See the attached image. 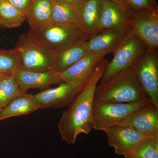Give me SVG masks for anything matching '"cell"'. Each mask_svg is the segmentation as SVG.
<instances>
[{
  "label": "cell",
  "mask_w": 158,
  "mask_h": 158,
  "mask_svg": "<svg viewBox=\"0 0 158 158\" xmlns=\"http://www.w3.org/2000/svg\"><path fill=\"white\" fill-rule=\"evenodd\" d=\"M108 62L104 58L101 59L85 87L62 113L58 127L62 140L69 144H75L80 134L88 135L94 129L92 110L94 93Z\"/></svg>",
  "instance_id": "1"
},
{
  "label": "cell",
  "mask_w": 158,
  "mask_h": 158,
  "mask_svg": "<svg viewBox=\"0 0 158 158\" xmlns=\"http://www.w3.org/2000/svg\"><path fill=\"white\" fill-rule=\"evenodd\" d=\"M135 64L97 85L94 102L123 103L150 100L138 81Z\"/></svg>",
  "instance_id": "2"
},
{
  "label": "cell",
  "mask_w": 158,
  "mask_h": 158,
  "mask_svg": "<svg viewBox=\"0 0 158 158\" xmlns=\"http://www.w3.org/2000/svg\"><path fill=\"white\" fill-rule=\"evenodd\" d=\"M28 34L35 42L55 54L79 40H86L76 26L51 21L41 27L30 29Z\"/></svg>",
  "instance_id": "3"
},
{
  "label": "cell",
  "mask_w": 158,
  "mask_h": 158,
  "mask_svg": "<svg viewBox=\"0 0 158 158\" xmlns=\"http://www.w3.org/2000/svg\"><path fill=\"white\" fill-rule=\"evenodd\" d=\"M147 49L145 44L130 29L113 52L111 62L107 63L100 84L106 82L119 73L135 64Z\"/></svg>",
  "instance_id": "4"
},
{
  "label": "cell",
  "mask_w": 158,
  "mask_h": 158,
  "mask_svg": "<svg viewBox=\"0 0 158 158\" xmlns=\"http://www.w3.org/2000/svg\"><path fill=\"white\" fill-rule=\"evenodd\" d=\"M15 49L19 56L20 68L36 72L56 70V54L40 45L28 34L19 36Z\"/></svg>",
  "instance_id": "5"
},
{
  "label": "cell",
  "mask_w": 158,
  "mask_h": 158,
  "mask_svg": "<svg viewBox=\"0 0 158 158\" xmlns=\"http://www.w3.org/2000/svg\"><path fill=\"white\" fill-rule=\"evenodd\" d=\"M152 104L150 100L123 103L94 102V129L105 131L110 128L118 125L133 113Z\"/></svg>",
  "instance_id": "6"
},
{
  "label": "cell",
  "mask_w": 158,
  "mask_h": 158,
  "mask_svg": "<svg viewBox=\"0 0 158 158\" xmlns=\"http://www.w3.org/2000/svg\"><path fill=\"white\" fill-rule=\"evenodd\" d=\"M136 71L141 88L158 109V49H148L137 61Z\"/></svg>",
  "instance_id": "7"
},
{
  "label": "cell",
  "mask_w": 158,
  "mask_h": 158,
  "mask_svg": "<svg viewBox=\"0 0 158 158\" xmlns=\"http://www.w3.org/2000/svg\"><path fill=\"white\" fill-rule=\"evenodd\" d=\"M131 29L148 49H158V11L135 10L129 9Z\"/></svg>",
  "instance_id": "8"
},
{
  "label": "cell",
  "mask_w": 158,
  "mask_h": 158,
  "mask_svg": "<svg viewBox=\"0 0 158 158\" xmlns=\"http://www.w3.org/2000/svg\"><path fill=\"white\" fill-rule=\"evenodd\" d=\"M105 132L108 145L114 148L116 154L125 158L131 156L142 142L153 137L144 135L131 128L120 125L110 128Z\"/></svg>",
  "instance_id": "9"
},
{
  "label": "cell",
  "mask_w": 158,
  "mask_h": 158,
  "mask_svg": "<svg viewBox=\"0 0 158 158\" xmlns=\"http://www.w3.org/2000/svg\"><path fill=\"white\" fill-rule=\"evenodd\" d=\"M59 85L56 88L46 89L34 94L40 109H56L69 106L85 86L65 82Z\"/></svg>",
  "instance_id": "10"
},
{
  "label": "cell",
  "mask_w": 158,
  "mask_h": 158,
  "mask_svg": "<svg viewBox=\"0 0 158 158\" xmlns=\"http://www.w3.org/2000/svg\"><path fill=\"white\" fill-rule=\"evenodd\" d=\"M106 52L88 53L73 65L59 72L62 81L85 86Z\"/></svg>",
  "instance_id": "11"
},
{
  "label": "cell",
  "mask_w": 158,
  "mask_h": 158,
  "mask_svg": "<svg viewBox=\"0 0 158 158\" xmlns=\"http://www.w3.org/2000/svg\"><path fill=\"white\" fill-rule=\"evenodd\" d=\"M118 125L131 128L149 137L158 135V109L152 104L133 113Z\"/></svg>",
  "instance_id": "12"
},
{
  "label": "cell",
  "mask_w": 158,
  "mask_h": 158,
  "mask_svg": "<svg viewBox=\"0 0 158 158\" xmlns=\"http://www.w3.org/2000/svg\"><path fill=\"white\" fill-rule=\"evenodd\" d=\"M14 75L19 88L26 92L31 88L45 90L52 85L60 84L63 82L59 72L56 70L46 72H36L19 67Z\"/></svg>",
  "instance_id": "13"
},
{
  "label": "cell",
  "mask_w": 158,
  "mask_h": 158,
  "mask_svg": "<svg viewBox=\"0 0 158 158\" xmlns=\"http://www.w3.org/2000/svg\"><path fill=\"white\" fill-rule=\"evenodd\" d=\"M128 12L110 0H102L98 32L109 29L128 32L131 29Z\"/></svg>",
  "instance_id": "14"
},
{
  "label": "cell",
  "mask_w": 158,
  "mask_h": 158,
  "mask_svg": "<svg viewBox=\"0 0 158 158\" xmlns=\"http://www.w3.org/2000/svg\"><path fill=\"white\" fill-rule=\"evenodd\" d=\"M128 32L109 29L94 34L87 40L89 53H113Z\"/></svg>",
  "instance_id": "15"
},
{
  "label": "cell",
  "mask_w": 158,
  "mask_h": 158,
  "mask_svg": "<svg viewBox=\"0 0 158 158\" xmlns=\"http://www.w3.org/2000/svg\"><path fill=\"white\" fill-rule=\"evenodd\" d=\"M102 0H85L77 10L81 22L82 31L86 40L98 32Z\"/></svg>",
  "instance_id": "16"
},
{
  "label": "cell",
  "mask_w": 158,
  "mask_h": 158,
  "mask_svg": "<svg viewBox=\"0 0 158 158\" xmlns=\"http://www.w3.org/2000/svg\"><path fill=\"white\" fill-rule=\"evenodd\" d=\"M40 109L34 95L27 93L19 95L2 109L0 120L33 113Z\"/></svg>",
  "instance_id": "17"
},
{
  "label": "cell",
  "mask_w": 158,
  "mask_h": 158,
  "mask_svg": "<svg viewBox=\"0 0 158 158\" xmlns=\"http://www.w3.org/2000/svg\"><path fill=\"white\" fill-rule=\"evenodd\" d=\"M88 53L87 40H79L56 54V70L59 72L63 71Z\"/></svg>",
  "instance_id": "18"
},
{
  "label": "cell",
  "mask_w": 158,
  "mask_h": 158,
  "mask_svg": "<svg viewBox=\"0 0 158 158\" xmlns=\"http://www.w3.org/2000/svg\"><path fill=\"white\" fill-rule=\"evenodd\" d=\"M53 0H32L26 19L30 29L36 28L50 22Z\"/></svg>",
  "instance_id": "19"
},
{
  "label": "cell",
  "mask_w": 158,
  "mask_h": 158,
  "mask_svg": "<svg viewBox=\"0 0 158 158\" xmlns=\"http://www.w3.org/2000/svg\"><path fill=\"white\" fill-rule=\"evenodd\" d=\"M50 21L76 26L83 33L81 22L78 12L68 5L54 2Z\"/></svg>",
  "instance_id": "20"
},
{
  "label": "cell",
  "mask_w": 158,
  "mask_h": 158,
  "mask_svg": "<svg viewBox=\"0 0 158 158\" xmlns=\"http://www.w3.org/2000/svg\"><path fill=\"white\" fill-rule=\"evenodd\" d=\"M26 93L19 88L14 73L6 76L0 81V109H2L14 99Z\"/></svg>",
  "instance_id": "21"
},
{
  "label": "cell",
  "mask_w": 158,
  "mask_h": 158,
  "mask_svg": "<svg viewBox=\"0 0 158 158\" xmlns=\"http://www.w3.org/2000/svg\"><path fill=\"white\" fill-rule=\"evenodd\" d=\"M25 16L6 0H0V21L6 28L19 27L26 20Z\"/></svg>",
  "instance_id": "22"
},
{
  "label": "cell",
  "mask_w": 158,
  "mask_h": 158,
  "mask_svg": "<svg viewBox=\"0 0 158 158\" xmlns=\"http://www.w3.org/2000/svg\"><path fill=\"white\" fill-rule=\"evenodd\" d=\"M19 67V57L15 49H0V75H8L14 74Z\"/></svg>",
  "instance_id": "23"
},
{
  "label": "cell",
  "mask_w": 158,
  "mask_h": 158,
  "mask_svg": "<svg viewBox=\"0 0 158 158\" xmlns=\"http://www.w3.org/2000/svg\"><path fill=\"white\" fill-rule=\"evenodd\" d=\"M131 156L137 158H158V135L148 138L142 142Z\"/></svg>",
  "instance_id": "24"
},
{
  "label": "cell",
  "mask_w": 158,
  "mask_h": 158,
  "mask_svg": "<svg viewBox=\"0 0 158 158\" xmlns=\"http://www.w3.org/2000/svg\"><path fill=\"white\" fill-rule=\"evenodd\" d=\"M129 9L135 10L158 11V6L156 0H127Z\"/></svg>",
  "instance_id": "25"
},
{
  "label": "cell",
  "mask_w": 158,
  "mask_h": 158,
  "mask_svg": "<svg viewBox=\"0 0 158 158\" xmlns=\"http://www.w3.org/2000/svg\"><path fill=\"white\" fill-rule=\"evenodd\" d=\"M23 15L27 16L32 0H6Z\"/></svg>",
  "instance_id": "26"
},
{
  "label": "cell",
  "mask_w": 158,
  "mask_h": 158,
  "mask_svg": "<svg viewBox=\"0 0 158 158\" xmlns=\"http://www.w3.org/2000/svg\"><path fill=\"white\" fill-rule=\"evenodd\" d=\"M56 2L65 4L77 10L81 7L85 0H53Z\"/></svg>",
  "instance_id": "27"
},
{
  "label": "cell",
  "mask_w": 158,
  "mask_h": 158,
  "mask_svg": "<svg viewBox=\"0 0 158 158\" xmlns=\"http://www.w3.org/2000/svg\"><path fill=\"white\" fill-rule=\"evenodd\" d=\"M113 2L116 3L118 6H120L121 8H122L124 11L128 12L129 11V8L128 7L127 4L124 1V0H110Z\"/></svg>",
  "instance_id": "28"
},
{
  "label": "cell",
  "mask_w": 158,
  "mask_h": 158,
  "mask_svg": "<svg viewBox=\"0 0 158 158\" xmlns=\"http://www.w3.org/2000/svg\"><path fill=\"white\" fill-rule=\"evenodd\" d=\"M6 27L0 21V28H5Z\"/></svg>",
  "instance_id": "29"
},
{
  "label": "cell",
  "mask_w": 158,
  "mask_h": 158,
  "mask_svg": "<svg viewBox=\"0 0 158 158\" xmlns=\"http://www.w3.org/2000/svg\"><path fill=\"white\" fill-rule=\"evenodd\" d=\"M7 75H0V81H2V79L5 76H6Z\"/></svg>",
  "instance_id": "30"
},
{
  "label": "cell",
  "mask_w": 158,
  "mask_h": 158,
  "mask_svg": "<svg viewBox=\"0 0 158 158\" xmlns=\"http://www.w3.org/2000/svg\"><path fill=\"white\" fill-rule=\"evenodd\" d=\"M126 158H137L135 157L131 156V157H128Z\"/></svg>",
  "instance_id": "31"
},
{
  "label": "cell",
  "mask_w": 158,
  "mask_h": 158,
  "mask_svg": "<svg viewBox=\"0 0 158 158\" xmlns=\"http://www.w3.org/2000/svg\"><path fill=\"white\" fill-rule=\"evenodd\" d=\"M124 1H125V2H126L127 4V0H124Z\"/></svg>",
  "instance_id": "32"
},
{
  "label": "cell",
  "mask_w": 158,
  "mask_h": 158,
  "mask_svg": "<svg viewBox=\"0 0 158 158\" xmlns=\"http://www.w3.org/2000/svg\"><path fill=\"white\" fill-rule=\"evenodd\" d=\"M2 109H0V114H1V111H2Z\"/></svg>",
  "instance_id": "33"
}]
</instances>
